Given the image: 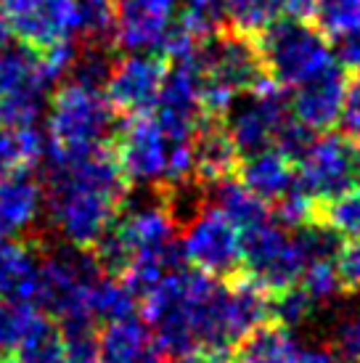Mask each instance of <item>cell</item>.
<instances>
[{
    "label": "cell",
    "instance_id": "6da1fadb",
    "mask_svg": "<svg viewBox=\"0 0 360 363\" xmlns=\"http://www.w3.org/2000/svg\"><path fill=\"white\" fill-rule=\"evenodd\" d=\"M117 128V111L103 88L67 80L48 104V160L61 162L109 143Z\"/></svg>",
    "mask_w": 360,
    "mask_h": 363
},
{
    "label": "cell",
    "instance_id": "7a4b0ae2",
    "mask_svg": "<svg viewBox=\"0 0 360 363\" xmlns=\"http://www.w3.org/2000/svg\"><path fill=\"white\" fill-rule=\"evenodd\" d=\"M196 61L201 72V111L210 117H223L239 96L265 80L254 38L233 32L230 27L201 38Z\"/></svg>",
    "mask_w": 360,
    "mask_h": 363
},
{
    "label": "cell",
    "instance_id": "3957f363",
    "mask_svg": "<svg viewBox=\"0 0 360 363\" xmlns=\"http://www.w3.org/2000/svg\"><path fill=\"white\" fill-rule=\"evenodd\" d=\"M101 276L103 271L90 250H82L74 244L56 247L48 255H40L38 260L32 305L50 318H56V323L93 321L88 311V297L93 284Z\"/></svg>",
    "mask_w": 360,
    "mask_h": 363
},
{
    "label": "cell",
    "instance_id": "277c9868",
    "mask_svg": "<svg viewBox=\"0 0 360 363\" xmlns=\"http://www.w3.org/2000/svg\"><path fill=\"white\" fill-rule=\"evenodd\" d=\"M262 67L281 88H297L334 64L329 38L308 19H276L254 38Z\"/></svg>",
    "mask_w": 360,
    "mask_h": 363
},
{
    "label": "cell",
    "instance_id": "5b68a950",
    "mask_svg": "<svg viewBox=\"0 0 360 363\" xmlns=\"http://www.w3.org/2000/svg\"><path fill=\"white\" fill-rule=\"evenodd\" d=\"M305 265V255L289 228L262 220L241 231V268L265 292H279L297 284Z\"/></svg>",
    "mask_w": 360,
    "mask_h": 363
},
{
    "label": "cell",
    "instance_id": "8992f818",
    "mask_svg": "<svg viewBox=\"0 0 360 363\" xmlns=\"http://www.w3.org/2000/svg\"><path fill=\"white\" fill-rule=\"evenodd\" d=\"M183 260L215 279H230L241 268V231L215 204L204 202L183 223Z\"/></svg>",
    "mask_w": 360,
    "mask_h": 363
},
{
    "label": "cell",
    "instance_id": "52a82bcc",
    "mask_svg": "<svg viewBox=\"0 0 360 363\" xmlns=\"http://www.w3.org/2000/svg\"><path fill=\"white\" fill-rule=\"evenodd\" d=\"M294 167L302 189L315 202H329L360 181V146L347 135L326 130L313 135Z\"/></svg>",
    "mask_w": 360,
    "mask_h": 363
},
{
    "label": "cell",
    "instance_id": "ba28073f",
    "mask_svg": "<svg viewBox=\"0 0 360 363\" xmlns=\"http://www.w3.org/2000/svg\"><path fill=\"white\" fill-rule=\"evenodd\" d=\"M289 114L291 111L283 99V88L265 74V80H260L249 93H244L230 104L220 120L236 152L244 157V154L260 152L265 146H273L276 133Z\"/></svg>",
    "mask_w": 360,
    "mask_h": 363
},
{
    "label": "cell",
    "instance_id": "9c48e42d",
    "mask_svg": "<svg viewBox=\"0 0 360 363\" xmlns=\"http://www.w3.org/2000/svg\"><path fill=\"white\" fill-rule=\"evenodd\" d=\"M114 157L122 175L130 186H162L167 160H170V138L162 130L157 117L149 111L128 114V120L114 130Z\"/></svg>",
    "mask_w": 360,
    "mask_h": 363
},
{
    "label": "cell",
    "instance_id": "30bf717a",
    "mask_svg": "<svg viewBox=\"0 0 360 363\" xmlns=\"http://www.w3.org/2000/svg\"><path fill=\"white\" fill-rule=\"evenodd\" d=\"M0 11L9 21L11 35L40 51L74 43V35H80L77 0H0Z\"/></svg>",
    "mask_w": 360,
    "mask_h": 363
},
{
    "label": "cell",
    "instance_id": "8fae6325",
    "mask_svg": "<svg viewBox=\"0 0 360 363\" xmlns=\"http://www.w3.org/2000/svg\"><path fill=\"white\" fill-rule=\"evenodd\" d=\"M164 72H167V59L159 53H128L125 59L111 64L109 77L103 82V93L114 111L122 114L151 111L159 96Z\"/></svg>",
    "mask_w": 360,
    "mask_h": 363
},
{
    "label": "cell",
    "instance_id": "7c38bea8",
    "mask_svg": "<svg viewBox=\"0 0 360 363\" xmlns=\"http://www.w3.org/2000/svg\"><path fill=\"white\" fill-rule=\"evenodd\" d=\"M180 0H117L114 48L128 53L157 51L178 16Z\"/></svg>",
    "mask_w": 360,
    "mask_h": 363
},
{
    "label": "cell",
    "instance_id": "4fadbf2b",
    "mask_svg": "<svg viewBox=\"0 0 360 363\" xmlns=\"http://www.w3.org/2000/svg\"><path fill=\"white\" fill-rule=\"evenodd\" d=\"M347 96V72L339 64H329L315 77L294 88L289 111L313 133H326L339 125L342 106Z\"/></svg>",
    "mask_w": 360,
    "mask_h": 363
},
{
    "label": "cell",
    "instance_id": "5bb4252c",
    "mask_svg": "<svg viewBox=\"0 0 360 363\" xmlns=\"http://www.w3.org/2000/svg\"><path fill=\"white\" fill-rule=\"evenodd\" d=\"M162 358L164 353L149 323L135 315L106 321L99 334V363H162Z\"/></svg>",
    "mask_w": 360,
    "mask_h": 363
},
{
    "label": "cell",
    "instance_id": "9a60e30c",
    "mask_svg": "<svg viewBox=\"0 0 360 363\" xmlns=\"http://www.w3.org/2000/svg\"><path fill=\"white\" fill-rule=\"evenodd\" d=\"M241 154L225 133L220 117L204 114L193 133V181L210 186L228 175H236Z\"/></svg>",
    "mask_w": 360,
    "mask_h": 363
},
{
    "label": "cell",
    "instance_id": "2e32d148",
    "mask_svg": "<svg viewBox=\"0 0 360 363\" xmlns=\"http://www.w3.org/2000/svg\"><path fill=\"white\" fill-rule=\"evenodd\" d=\"M236 172H239V181L268 204L283 196L297 181L294 162L283 152H279L276 146H265L260 152L244 154Z\"/></svg>",
    "mask_w": 360,
    "mask_h": 363
},
{
    "label": "cell",
    "instance_id": "e0dca14e",
    "mask_svg": "<svg viewBox=\"0 0 360 363\" xmlns=\"http://www.w3.org/2000/svg\"><path fill=\"white\" fill-rule=\"evenodd\" d=\"M43 210V189L30 172L0 175V236L24 233Z\"/></svg>",
    "mask_w": 360,
    "mask_h": 363
},
{
    "label": "cell",
    "instance_id": "ac0fdd59",
    "mask_svg": "<svg viewBox=\"0 0 360 363\" xmlns=\"http://www.w3.org/2000/svg\"><path fill=\"white\" fill-rule=\"evenodd\" d=\"M40 255L27 242L0 236V297L32 303Z\"/></svg>",
    "mask_w": 360,
    "mask_h": 363
},
{
    "label": "cell",
    "instance_id": "d6986e66",
    "mask_svg": "<svg viewBox=\"0 0 360 363\" xmlns=\"http://www.w3.org/2000/svg\"><path fill=\"white\" fill-rule=\"evenodd\" d=\"M204 196L207 202L215 204L218 210L228 218L239 231L252 228L262 220H270V207L268 202H262L257 194H252L241 181H236V175H228L223 181H215L210 186H204Z\"/></svg>",
    "mask_w": 360,
    "mask_h": 363
},
{
    "label": "cell",
    "instance_id": "ffe728a7",
    "mask_svg": "<svg viewBox=\"0 0 360 363\" xmlns=\"http://www.w3.org/2000/svg\"><path fill=\"white\" fill-rule=\"evenodd\" d=\"M297 345L281 323H257L230 350V363H291Z\"/></svg>",
    "mask_w": 360,
    "mask_h": 363
},
{
    "label": "cell",
    "instance_id": "44dd1931",
    "mask_svg": "<svg viewBox=\"0 0 360 363\" xmlns=\"http://www.w3.org/2000/svg\"><path fill=\"white\" fill-rule=\"evenodd\" d=\"M48 141L35 125H0V172H30L43 162Z\"/></svg>",
    "mask_w": 360,
    "mask_h": 363
},
{
    "label": "cell",
    "instance_id": "7402d4cb",
    "mask_svg": "<svg viewBox=\"0 0 360 363\" xmlns=\"http://www.w3.org/2000/svg\"><path fill=\"white\" fill-rule=\"evenodd\" d=\"M88 311L93 321H117L138 311V297L120 276L103 273L90 289Z\"/></svg>",
    "mask_w": 360,
    "mask_h": 363
},
{
    "label": "cell",
    "instance_id": "603a6c76",
    "mask_svg": "<svg viewBox=\"0 0 360 363\" xmlns=\"http://www.w3.org/2000/svg\"><path fill=\"white\" fill-rule=\"evenodd\" d=\"M9 363H64L61 326L50 315L40 313Z\"/></svg>",
    "mask_w": 360,
    "mask_h": 363
},
{
    "label": "cell",
    "instance_id": "cb8c5ba5",
    "mask_svg": "<svg viewBox=\"0 0 360 363\" xmlns=\"http://www.w3.org/2000/svg\"><path fill=\"white\" fill-rule=\"evenodd\" d=\"M283 13V0H225V21L233 32L257 38Z\"/></svg>",
    "mask_w": 360,
    "mask_h": 363
},
{
    "label": "cell",
    "instance_id": "d4e9b609",
    "mask_svg": "<svg viewBox=\"0 0 360 363\" xmlns=\"http://www.w3.org/2000/svg\"><path fill=\"white\" fill-rule=\"evenodd\" d=\"M43 311L27 300H6L0 297V363H9L16 353L24 334Z\"/></svg>",
    "mask_w": 360,
    "mask_h": 363
},
{
    "label": "cell",
    "instance_id": "484cf974",
    "mask_svg": "<svg viewBox=\"0 0 360 363\" xmlns=\"http://www.w3.org/2000/svg\"><path fill=\"white\" fill-rule=\"evenodd\" d=\"M315 308L318 305L313 303L308 292L291 284V286H283L279 292H273V300H268V315L276 318V323H281L283 329H300L315 315Z\"/></svg>",
    "mask_w": 360,
    "mask_h": 363
},
{
    "label": "cell",
    "instance_id": "4316f807",
    "mask_svg": "<svg viewBox=\"0 0 360 363\" xmlns=\"http://www.w3.org/2000/svg\"><path fill=\"white\" fill-rule=\"evenodd\" d=\"M313 19L326 38L337 40L347 32L360 30V0H315Z\"/></svg>",
    "mask_w": 360,
    "mask_h": 363
},
{
    "label": "cell",
    "instance_id": "83f0119b",
    "mask_svg": "<svg viewBox=\"0 0 360 363\" xmlns=\"http://www.w3.org/2000/svg\"><path fill=\"white\" fill-rule=\"evenodd\" d=\"M183 9L178 11V21L183 30L196 40L225 27V0H180Z\"/></svg>",
    "mask_w": 360,
    "mask_h": 363
},
{
    "label": "cell",
    "instance_id": "f1b7e54d",
    "mask_svg": "<svg viewBox=\"0 0 360 363\" xmlns=\"http://www.w3.org/2000/svg\"><path fill=\"white\" fill-rule=\"evenodd\" d=\"M320 218V215H318ZM320 220L331 225L339 236H360V181L347 191L337 194L334 199L323 202V218Z\"/></svg>",
    "mask_w": 360,
    "mask_h": 363
},
{
    "label": "cell",
    "instance_id": "f546056e",
    "mask_svg": "<svg viewBox=\"0 0 360 363\" xmlns=\"http://www.w3.org/2000/svg\"><path fill=\"white\" fill-rule=\"evenodd\" d=\"M80 3V35L90 43L114 48V16L117 0H77Z\"/></svg>",
    "mask_w": 360,
    "mask_h": 363
},
{
    "label": "cell",
    "instance_id": "4dcf8cb0",
    "mask_svg": "<svg viewBox=\"0 0 360 363\" xmlns=\"http://www.w3.org/2000/svg\"><path fill=\"white\" fill-rule=\"evenodd\" d=\"M64 340V363H99V334L93 321L59 323Z\"/></svg>",
    "mask_w": 360,
    "mask_h": 363
},
{
    "label": "cell",
    "instance_id": "1f68e13d",
    "mask_svg": "<svg viewBox=\"0 0 360 363\" xmlns=\"http://www.w3.org/2000/svg\"><path fill=\"white\" fill-rule=\"evenodd\" d=\"M300 279H302V289L308 292V297H310L315 305H329L342 294L339 276H337L334 260L308 262Z\"/></svg>",
    "mask_w": 360,
    "mask_h": 363
},
{
    "label": "cell",
    "instance_id": "d6a6232c",
    "mask_svg": "<svg viewBox=\"0 0 360 363\" xmlns=\"http://www.w3.org/2000/svg\"><path fill=\"white\" fill-rule=\"evenodd\" d=\"M329 350L342 363H360V311L344 313L339 321L334 323Z\"/></svg>",
    "mask_w": 360,
    "mask_h": 363
},
{
    "label": "cell",
    "instance_id": "836d02e7",
    "mask_svg": "<svg viewBox=\"0 0 360 363\" xmlns=\"http://www.w3.org/2000/svg\"><path fill=\"white\" fill-rule=\"evenodd\" d=\"M334 268L339 276L342 294H360V236H350V242L339 244Z\"/></svg>",
    "mask_w": 360,
    "mask_h": 363
},
{
    "label": "cell",
    "instance_id": "e575fe53",
    "mask_svg": "<svg viewBox=\"0 0 360 363\" xmlns=\"http://www.w3.org/2000/svg\"><path fill=\"white\" fill-rule=\"evenodd\" d=\"M339 125L344 135L360 146V72L352 77V82H347V96H344Z\"/></svg>",
    "mask_w": 360,
    "mask_h": 363
},
{
    "label": "cell",
    "instance_id": "d590c367",
    "mask_svg": "<svg viewBox=\"0 0 360 363\" xmlns=\"http://www.w3.org/2000/svg\"><path fill=\"white\" fill-rule=\"evenodd\" d=\"M337 45L331 48L334 64H339L344 72H360V30L347 32L337 38Z\"/></svg>",
    "mask_w": 360,
    "mask_h": 363
},
{
    "label": "cell",
    "instance_id": "8d00e7d4",
    "mask_svg": "<svg viewBox=\"0 0 360 363\" xmlns=\"http://www.w3.org/2000/svg\"><path fill=\"white\" fill-rule=\"evenodd\" d=\"M291 363H342L337 355L331 353L329 347H300V350H294V358Z\"/></svg>",
    "mask_w": 360,
    "mask_h": 363
},
{
    "label": "cell",
    "instance_id": "74e56055",
    "mask_svg": "<svg viewBox=\"0 0 360 363\" xmlns=\"http://www.w3.org/2000/svg\"><path fill=\"white\" fill-rule=\"evenodd\" d=\"M283 11L294 16V19H313L315 11V0H283Z\"/></svg>",
    "mask_w": 360,
    "mask_h": 363
},
{
    "label": "cell",
    "instance_id": "f35d334b",
    "mask_svg": "<svg viewBox=\"0 0 360 363\" xmlns=\"http://www.w3.org/2000/svg\"><path fill=\"white\" fill-rule=\"evenodd\" d=\"M9 40H11V27L9 21H6V16H3V11H0V48L9 45Z\"/></svg>",
    "mask_w": 360,
    "mask_h": 363
},
{
    "label": "cell",
    "instance_id": "ab89813d",
    "mask_svg": "<svg viewBox=\"0 0 360 363\" xmlns=\"http://www.w3.org/2000/svg\"><path fill=\"white\" fill-rule=\"evenodd\" d=\"M175 363H204V358H193V355H186V358H175Z\"/></svg>",
    "mask_w": 360,
    "mask_h": 363
},
{
    "label": "cell",
    "instance_id": "60d3db41",
    "mask_svg": "<svg viewBox=\"0 0 360 363\" xmlns=\"http://www.w3.org/2000/svg\"><path fill=\"white\" fill-rule=\"evenodd\" d=\"M0 175H3V172H0Z\"/></svg>",
    "mask_w": 360,
    "mask_h": 363
},
{
    "label": "cell",
    "instance_id": "b9f144b4",
    "mask_svg": "<svg viewBox=\"0 0 360 363\" xmlns=\"http://www.w3.org/2000/svg\"><path fill=\"white\" fill-rule=\"evenodd\" d=\"M204 363H207V361H204Z\"/></svg>",
    "mask_w": 360,
    "mask_h": 363
}]
</instances>
